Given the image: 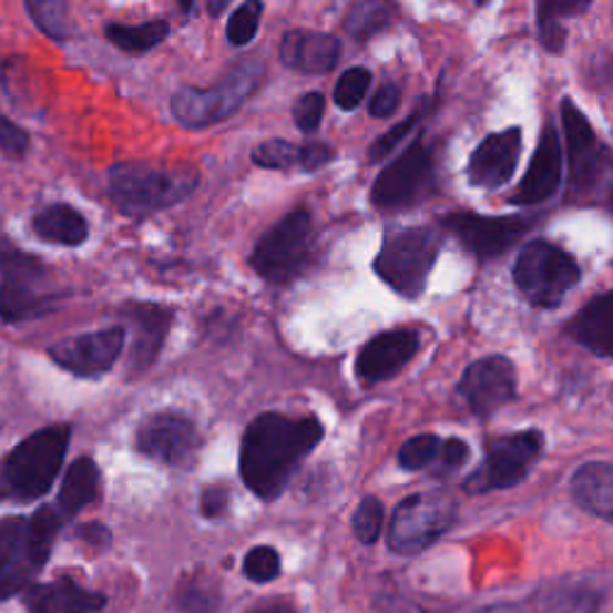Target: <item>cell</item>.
I'll return each instance as SVG.
<instances>
[{
	"label": "cell",
	"mask_w": 613,
	"mask_h": 613,
	"mask_svg": "<svg viewBox=\"0 0 613 613\" xmlns=\"http://www.w3.org/2000/svg\"><path fill=\"white\" fill-rule=\"evenodd\" d=\"M441 228L453 233L477 259H493L508 252L530 231L522 216H482L472 212H453L439 218Z\"/></svg>",
	"instance_id": "13"
},
{
	"label": "cell",
	"mask_w": 613,
	"mask_h": 613,
	"mask_svg": "<svg viewBox=\"0 0 613 613\" xmlns=\"http://www.w3.org/2000/svg\"><path fill=\"white\" fill-rule=\"evenodd\" d=\"M29 149V134L18 123H12L8 115L0 113V152L20 159Z\"/></svg>",
	"instance_id": "43"
},
{
	"label": "cell",
	"mask_w": 613,
	"mask_h": 613,
	"mask_svg": "<svg viewBox=\"0 0 613 613\" xmlns=\"http://www.w3.org/2000/svg\"><path fill=\"white\" fill-rule=\"evenodd\" d=\"M228 489L226 487H208L202 493V513L206 518H218L228 511Z\"/></svg>",
	"instance_id": "46"
},
{
	"label": "cell",
	"mask_w": 613,
	"mask_h": 613,
	"mask_svg": "<svg viewBox=\"0 0 613 613\" xmlns=\"http://www.w3.org/2000/svg\"><path fill=\"white\" fill-rule=\"evenodd\" d=\"M458 394L468 400L477 417H491L518 396L513 362L503 355H489L472 362L462 374Z\"/></svg>",
	"instance_id": "15"
},
{
	"label": "cell",
	"mask_w": 613,
	"mask_h": 613,
	"mask_svg": "<svg viewBox=\"0 0 613 613\" xmlns=\"http://www.w3.org/2000/svg\"><path fill=\"white\" fill-rule=\"evenodd\" d=\"M340 41L326 32L293 29L280 41V63L300 74H326L338 65Z\"/></svg>",
	"instance_id": "22"
},
{
	"label": "cell",
	"mask_w": 613,
	"mask_h": 613,
	"mask_svg": "<svg viewBox=\"0 0 613 613\" xmlns=\"http://www.w3.org/2000/svg\"><path fill=\"white\" fill-rule=\"evenodd\" d=\"M70 425H51L20 441L0 462V501L32 503L51 491L70 446Z\"/></svg>",
	"instance_id": "3"
},
{
	"label": "cell",
	"mask_w": 613,
	"mask_h": 613,
	"mask_svg": "<svg viewBox=\"0 0 613 613\" xmlns=\"http://www.w3.org/2000/svg\"><path fill=\"white\" fill-rule=\"evenodd\" d=\"M542 451L544 437L542 431L537 429L491 439L487 443L484 462L466 480V491L487 493L515 487L518 482L525 480L528 472L537 466Z\"/></svg>",
	"instance_id": "10"
},
{
	"label": "cell",
	"mask_w": 613,
	"mask_h": 613,
	"mask_svg": "<svg viewBox=\"0 0 613 613\" xmlns=\"http://www.w3.org/2000/svg\"><path fill=\"white\" fill-rule=\"evenodd\" d=\"M0 274L8 280H34L43 283L47 280L49 268L34 254L20 249L12 245L8 237L0 235Z\"/></svg>",
	"instance_id": "31"
},
{
	"label": "cell",
	"mask_w": 613,
	"mask_h": 613,
	"mask_svg": "<svg viewBox=\"0 0 613 613\" xmlns=\"http://www.w3.org/2000/svg\"><path fill=\"white\" fill-rule=\"evenodd\" d=\"M561 123L568 146V183L573 192L585 194L600 185L609 171V149L571 99L561 103Z\"/></svg>",
	"instance_id": "12"
},
{
	"label": "cell",
	"mask_w": 613,
	"mask_h": 613,
	"mask_svg": "<svg viewBox=\"0 0 613 613\" xmlns=\"http://www.w3.org/2000/svg\"><path fill=\"white\" fill-rule=\"evenodd\" d=\"M522 152V130L508 127L493 132L474 149L468 163V177L474 187L499 190L513 181Z\"/></svg>",
	"instance_id": "17"
},
{
	"label": "cell",
	"mask_w": 613,
	"mask_h": 613,
	"mask_svg": "<svg viewBox=\"0 0 613 613\" xmlns=\"http://www.w3.org/2000/svg\"><path fill=\"white\" fill-rule=\"evenodd\" d=\"M371 86V72L362 65L350 68L340 74L334 89V101L340 111H355L365 101Z\"/></svg>",
	"instance_id": "34"
},
{
	"label": "cell",
	"mask_w": 613,
	"mask_h": 613,
	"mask_svg": "<svg viewBox=\"0 0 613 613\" xmlns=\"http://www.w3.org/2000/svg\"><path fill=\"white\" fill-rule=\"evenodd\" d=\"M264 80V63L259 58H245L228 74L208 89L185 86L171 101L175 121L185 127H208L226 121L257 92Z\"/></svg>",
	"instance_id": "5"
},
{
	"label": "cell",
	"mask_w": 613,
	"mask_h": 613,
	"mask_svg": "<svg viewBox=\"0 0 613 613\" xmlns=\"http://www.w3.org/2000/svg\"><path fill=\"white\" fill-rule=\"evenodd\" d=\"M433 181H437V171H433L431 149L417 140L377 175L371 185V204L377 208L410 206L427 197L433 190Z\"/></svg>",
	"instance_id": "11"
},
{
	"label": "cell",
	"mask_w": 613,
	"mask_h": 613,
	"mask_svg": "<svg viewBox=\"0 0 613 613\" xmlns=\"http://www.w3.org/2000/svg\"><path fill=\"white\" fill-rule=\"evenodd\" d=\"M22 604L29 613H99L106 606V596L84 590L70 575H61L29 585L22 592Z\"/></svg>",
	"instance_id": "20"
},
{
	"label": "cell",
	"mask_w": 613,
	"mask_h": 613,
	"mask_svg": "<svg viewBox=\"0 0 613 613\" xmlns=\"http://www.w3.org/2000/svg\"><path fill=\"white\" fill-rule=\"evenodd\" d=\"M324 427L317 417L293 420L280 412H264L249 422L241 446V474L249 491L274 501L288 487L300 462L319 446Z\"/></svg>",
	"instance_id": "1"
},
{
	"label": "cell",
	"mask_w": 613,
	"mask_h": 613,
	"mask_svg": "<svg viewBox=\"0 0 613 613\" xmlns=\"http://www.w3.org/2000/svg\"><path fill=\"white\" fill-rule=\"evenodd\" d=\"M101 493V472L92 458H78L65 472V480L58 493L61 518H74L86 505H92Z\"/></svg>",
	"instance_id": "27"
},
{
	"label": "cell",
	"mask_w": 613,
	"mask_h": 613,
	"mask_svg": "<svg viewBox=\"0 0 613 613\" xmlns=\"http://www.w3.org/2000/svg\"><path fill=\"white\" fill-rule=\"evenodd\" d=\"M78 537L84 544H89L96 551H103L111 546V532H109V528L99 525V522H86V525H80Z\"/></svg>",
	"instance_id": "47"
},
{
	"label": "cell",
	"mask_w": 613,
	"mask_h": 613,
	"mask_svg": "<svg viewBox=\"0 0 613 613\" xmlns=\"http://www.w3.org/2000/svg\"><path fill=\"white\" fill-rule=\"evenodd\" d=\"M314 249V223L307 208L283 216L264 233L249 254V266L268 283H288L300 276Z\"/></svg>",
	"instance_id": "8"
},
{
	"label": "cell",
	"mask_w": 613,
	"mask_h": 613,
	"mask_svg": "<svg viewBox=\"0 0 613 613\" xmlns=\"http://www.w3.org/2000/svg\"><path fill=\"white\" fill-rule=\"evenodd\" d=\"M63 518L41 505L34 515L0 520V602L22 594L49 563Z\"/></svg>",
	"instance_id": "2"
},
{
	"label": "cell",
	"mask_w": 613,
	"mask_h": 613,
	"mask_svg": "<svg viewBox=\"0 0 613 613\" xmlns=\"http://www.w3.org/2000/svg\"><path fill=\"white\" fill-rule=\"evenodd\" d=\"M324 111H326V101H324V96L319 92L303 94L300 99L295 101V106H293L295 125L300 127L303 132H317L319 125H321Z\"/></svg>",
	"instance_id": "41"
},
{
	"label": "cell",
	"mask_w": 613,
	"mask_h": 613,
	"mask_svg": "<svg viewBox=\"0 0 613 613\" xmlns=\"http://www.w3.org/2000/svg\"><path fill=\"white\" fill-rule=\"evenodd\" d=\"M468 460H470V446L466 441L456 439V437L446 439V441H441L437 460H433V466H437V468H433V472H437V474L439 472L441 474L453 472V470L466 466Z\"/></svg>",
	"instance_id": "42"
},
{
	"label": "cell",
	"mask_w": 613,
	"mask_h": 613,
	"mask_svg": "<svg viewBox=\"0 0 613 613\" xmlns=\"http://www.w3.org/2000/svg\"><path fill=\"white\" fill-rule=\"evenodd\" d=\"M197 427L181 412H156L137 429V451L166 466H185L197 453Z\"/></svg>",
	"instance_id": "16"
},
{
	"label": "cell",
	"mask_w": 613,
	"mask_h": 613,
	"mask_svg": "<svg viewBox=\"0 0 613 613\" xmlns=\"http://www.w3.org/2000/svg\"><path fill=\"white\" fill-rule=\"evenodd\" d=\"M218 594L214 590L212 582H206L202 578H190L185 585L177 590V609L183 613H212L216 606Z\"/></svg>",
	"instance_id": "37"
},
{
	"label": "cell",
	"mask_w": 613,
	"mask_h": 613,
	"mask_svg": "<svg viewBox=\"0 0 613 613\" xmlns=\"http://www.w3.org/2000/svg\"><path fill=\"white\" fill-rule=\"evenodd\" d=\"M194 168H156L149 163L123 161L109 171V194L125 216L142 218L187 200L197 190Z\"/></svg>",
	"instance_id": "4"
},
{
	"label": "cell",
	"mask_w": 613,
	"mask_h": 613,
	"mask_svg": "<svg viewBox=\"0 0 613 613\" xmlns=\"http://www.w3.org/2000/svg\"><path fill=\"white\" fill-rule=\"evenodd\" d=\"M400 103V89L396 84H384L377 94H374L369 103V113L374 118H388L398 111Z\"/></svg>",
	"instance_id": "44"
},
{
	"label": "cell",
	"mask_w": 613,
	"mask_h": 613,
	"mask_svg": "<svg viewBox=\"0 0 613 613\" xmlns=\"http://www.w3.org/2000/svg\"><path fill=\"white\" fill-rule=\"evenodd\" d=\"M561 185V142L559 132L551 123L544 127L542 140L532 154L530 168L522 177L518 192L513 194L515 204H542L556 194Z\"/></svg>",
	"instance_id": "21"
},
{
	"label": "cell",
	"mask_w": 613,
	"mask_h": 613,
	"mask_svg": "<svg viewBox=\"0 0 613 613\" xmlns=\"http://www.w3.org/2000/svg\"><path fill=\"white\" fill-rule=\"evenodd\" d=\"M41 286L43 283L34 280L3 278L0 283V319L6 324H20L55 311L63 300V293H47Z\"/></svg>",
	"instance_id": "23"
},
{
	"label": "cell",
	"mask_w": 613,
	"mask_h": 613,
	"mask_svg": "<svg viewBox=\"0 0 613 613\" xmlns=\"http://www.w3.org/2000/svg\"><path fill=\"white\" fill-rule=\"evenodd\" d=\"M243 571L252 582H268L278 578L280 573L278 551L272 546H254L245 556Z\"/></svg>",
	"instance_id": "40"
},
{
	"label": "cell",
	"mask_w": 613,
	"mask_h": 613,
	"mask_svg": "<svg viewBox=\"0 0 613 613\" xmlns=\"http://www.w3.org/2000/svg\"><path fill=\"white\" fill-rule=\"evenodd\" d=\"M384 505L379 499L365 497L353 515V530L362 544H374L381 537Z\"/></svg>",
	"instance_id": "38"
},
{
	"label": "cell",
	"mask_w": 613,
	"mask_h": 613,
	"mask_svg": "<svg viewBox=\"0 0 613 613\" xmlns=\"http://www.w3.org/2000/svg\"><path fill=\"white\" fill-rule=\"evenodd\" d=\"M441 241L431 228H406L386 237L374 272L394 293L415 300L427 288V278L439 257Z\"/></svg>",
	"instance_id": "6"
},
{
	"label": "cell",
	"mask_w": 613,
	"mask_h": 613,
	"mask_svg": "<svg viewBox=\"0 0 613 613\" xmlns=\"http://www.w3.org/2000/svg\"><path fill=\"white\" fill-rule=\"evenodd\" d=\"M417 350H420V338H417L415 331H408V328H394V331L379 334L357 355V379L365 386L391 379L412 360Z\"/></svg>",
	"instance_id": "18"
},
{
	"label": "cell",
	"mask_w": 613,
	"mask_h": 613,
	"mask_svg": "<svg viewBox=\"0 0 613 613\" xmlns=\"http://www.w3.org/2000/svg\"><path fill=\"white\" fill-rule=\"evenodd\" d=\"M262 12H264L262 0H245V3L231 14L226 34L233 47H247L249 41H254L262 22Z\"/></svg>",
	"instance_id": "35"
},
{
	"label": "cell",
	"mask_w": 613,
	"mask_h": 613,
	"mask_svg": "<svg viewBox=\"0 0 613 613\" xmlns=\"http://www.w3.org/2000/svg\"><path fill=\"white\" fill-rule=\"evenodd\" d=\"M565 334L582 348H588L596 357L613 355V295L602 293L582 307L568 324Z\"/></svg>",
	"instance_id": "24"
},
{
	"label": "cell",
	"mask_w": 613,
	"mask_h": 613,
	"mask_svg": "<svg viewBox=\"0 0 613 613\" xmlns=\"http://www.w3.org/2000/svg\"><path fill=\"white\" fill-rule=\"evenodd\" d=\"M123 317L132 324L134 331L127 369L134 377H140L142 371L156 362L163 340L171 331L173 311L152 303H127L123 307Z\"/></svg>",
	"instance_id": "19"
},
{
	"label": "cell",
	"mask_w": 613,
	"mask_h": 613,
	"mask_svg": "<svg viewBox=\"0 0 613 613\" xmlns=\"http://www.w3.org/2000/svg\"><path fill=\"white\" fill-rule=\"evenodd\" d=\"M594 0H537V32L549 53H561L565 43L563 20L578 18Z\"/></svg>",
	"instance_id": "28"
},
{
	"label": "cell",
	"mask_w": 613,
	"mask_h": 613,
	"mask_svg": "<svg viewBox=\"0 0 613 613\" xmlns=\"http://www.w3.org/2000/svg\"><path fill=\"white\" fill-rule=\"evenodd\" d=\"M513 280L530 305L553 309L578 286L580 266L573 254L563 247L546 241H532L518 254Z\"/></svg>",
	"instance_id": "7"
},
{
	"label": "cell",
	"mask_w": 613,
	"mask_h": 613,
	"mask_svg": "<svg viewBox=\"0 0 613 613\" xmlns=\"http://www.w3.org/2000/svg\"><path fill=\"white\" fill-rule=\"evenodd\" d=\"M252 161L259 168L286 171L303 168V144H293L286 140H268L252 152Z\"/></svg>",
	"instance_id": "33"
},
{
	"label": "cell",
	"mask_w": 613,
	"mask_h": 613,
	"mask_svg": "<svg viewBox=\"0 0 613 613\" xmlns=\"http://www.w3.org/2000/svg\"><path fill=\"white\" fill-rule=\"evenodd\" d=\"M334 156L336 152L331 149V144L326 142L303 144V171H319L326 166V163H331Z\"/></svg>",
	"instance_id": "45"
},
{
	"label": "cell",
	"mask_w": 613,
	"mask_h": 613,
	"mask_svg": "<svg viewBox=\"0 0 613 613\" xmlns=\"http://www.w3.org/2000/svg\"><path fill=\"white\" fill-rule=\"evenodd\" d=\"M171 34V24L166 20H149L142 24H106V39L123 53H146L156 49Z\"/></svg>",
	"instance_id": "29"
},
{
	"label": "cell",
	"mask_w": 613,
	"mask_h": 613,
	"mask_svg": "<svg viewBox=\"0 0 613 613\" xmlns=\"http://www.w3.org/2000/svg\"><path fill=\"white\" fill-rule=\"evenodd\" d=\"M29 18L53 41H68L72 34L65 0H24Z\"/></svg>",
	"instance_id": "32"
},
{
	"label": "cell",
	"mask_w": 613,
	"mask_h": 613,
	"mask_svg": "<svg viewBox=\"0 0 613 613\" xmlns=\"http://www.w3.org/2000/svg\"><path fill=\"white\" fill-rule=\"evenodd\" d=\"M420 118H422V113H420V111H415L412 115L406 118V121L398 123L394 130L384 132L381 137L369 146V154H367L369 163H381L386 156H391V154L396 152V149L410 137L412 130L417 127V123H420Z\"/></svg>",
	"instance_id": "39"
},
{
	"label": "cell",
	"mask_w": 613,
	"mask_h": 613,
	"mask_svg": "<svg viewBox=\"0 0 613 613\" xmlns=\"http://www.w3.org/2000/svg\"><path fill=\"white\" fill-rule=\"evenodd\" d=\"M396 20L391 0H357L346 18V29L355 41H369Z\"/></svg>",
	"instance_id": "30"
},
{
	"label": "cell",
	"mask_w": 613,
	"mask_h": 613,
	"mask_svg": "<svg viewBox=\"0 0 613 613\" xmlns=\"http://www.w3.org/2000/svg\"><path fill=\"white\" fill-rule=\"evenodd\" d=\"M573 497L588 513L613 520V468L604 460L585 462L573 474Z\"/></svg>",
	"instance_id": "25"
},
{
	"label": "cell",
	"mask_w": 613,
	"mask_h": 613,
	"mask_svg": "<svg viewBox=\"0 0 613 613\" xmlns=\"http://www.w3.org/2000/svg\"><path fill=\"white\" fill-rule=\"evenodd\" d=\"M474 3H477V6H482V3H487V0H474Z\"/></svg>",
	"instance_id": "49"
},
{
	"label": "cell",
	"mask_w": 613,
	"mask_h": 613,
	"mask_svg": "<svg viewBox=\"0 0 613 613\" xmlns=\"http://www.w3.org/2000/svg\"><path fill=\"white\" fill-rule=\"evenodd\" d=\"M458 505L456 499L441 491L415 493V497L402 501L388 528V546L400 556L425 551L441 534L451 530L456 522Z\"/></svg>",
	"instance_id": "9"
},
{
	"label": "cell",
	"mask_w": 613,
	"mask_h": 613,
	"mask_svg": "<svg viewBox=\"0 0 613 613\" xmlns=\"http://www.w3.org/2000/svg\"><path fill=\"white\" fill-rule=\"evenodd\" d=\"M441 439L433 437V433H420V437H412L410 441L402 443L398 462L402 470H422L433 466V460L439 456Z\"/></svg>",
	"instance_id": "36"
},
{
	"label": "cell",
	"mask_w": 613,
	"mask_h": 613,
	"mask_svg": "<svg viewBox=\"0 0 613 613\" xmlns=\"http://www.w3.org/2000/svg\"><path fill=\"white\" fill-rule=\"evenodd\" d=\"M32 228L41 241L65 247H80L89 237L86 218L70 204H51L32 218Z\"/></svg>",
	"instance_id": "26"
},
{
	"label": "cell",
	"mask_w": 613,
	"mask_h": 613,
	"mask_svg": "<svg viewBox=\"0 0 613 613\" xmlns=\"http://www.w3.org/2000/svg\"><path fill=\"white\" fill-rule=\"evenodd\" d=\"M125 348V328L111 326L101 331L65 338L49 348L51 360L82 379H96L106 374Z\"/></svg>",
	"instance_id": "14"
},
{
	"label": "cell",
	"mask_w": 613,
	"mask_h": 613,
	"mask_svg": "<svg viewBox=\"0 0 613 613\" xmlns=\"http://www.w3.org/2000/svg\"><path fill=\"white\" fill-rule=\"evenodd\" d=\"M254 613H293V609H290V606H283V604H278V606H268V609L254 611Z\"/></svg>",
	"instance_id": "48"
}]
</instances>
